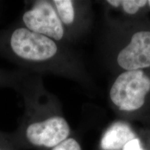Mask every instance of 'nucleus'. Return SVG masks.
Here are the masks:
<instances>
[{
  "instance_id": "f257e3e1",
  "label": "nucleus",
  "mask_w": 150,
  "mask_h": 150,
  "mask_svg": "<svg viewBox=\"0 0 150 150\" xmlns=\"http://www.w3.org/2000/svg\"><path fill=\"white\" fill-rule=\"evenodd\" d=\"M71 129L61 115L45 109H29L13 136L18 148L49 150L70 136Z\"/></svg>"
},
{
  "instance_id": "f03ea898",
  "label": "nucleus",
  "mask_w": 150,
  "mask_h": 150,
  "mask_svg": "<svg viewBox=\"0 0 150 150\" xmlns=\"http://www.w3.org/2000/svg\"><path fill=\"white\" fill-rule=\"evenodd\" d=\"M11 52L18 59L32 64H43L51 61L58 53L56 42L26 27L16 28L8 40Z\"/></svg>"
},
{
  "instance_id": "7ed1b4c3",
  "label": "nucleus",
  "mask_w": 150,
  "mask_h": 150,
  "mask_svg": "<svg viewBox=\"0 0 150 150\" xmlns=\"http://www.w3.org/2000/svg\"><path fill=\"white\" fill-rule=\"evenodd\" d=\"M150 91V78L141 70L125 71L117 76L110 91L112 102L123 111L140 109Z\"/></svg>"
},
{
  "instance_id": "20e7f679",
  "label": "nucleus",
  "mask_w": 150,
  "mask_h": 150,
  "mask_svg": "<svg viewBox=\"0 0 150 150\" xmlns=\"http://www.w3.org/2000/svg\"><path fill=\"white\" fill-rule=\"evenodd\" d=\"M23 27L39 34L61 41L65 35V29L52 1H33L22 15Z\"/></svg>"
},
{
  "instance_id": "39448f33",
  "label": "nucleus",
  "mask_w": 150,
  "mask_h": 150,
  "mask_svg": "<svg viewBox=\"0 0 150 150\" xmlns=\"http://www.w3.org/2000/svg\"><path fill=\"white\" fill-rule=\"evenodd\" d=\"M117 61L126 71L150 67V31L134 33L128 45L120 52Z\"/></svg>"
},
{
  "instance_id": "423d86ee",
  "label": "nucleus",
  "mask_w": 150,
  "mask_h": 150,
  "mask_svg": "<svg viewBox=\"0 0 150 150\" xmlns=\"http://www.w3.org/2000/svg\"><path fill=\"white\" fill-rule=\"evenodd\" d=\"M136 138V134L129 125L117 122L110 126L100 141L102 150H122L131 140Z\"/></svg>"
},
{
  "instance_id": "0eeeda50",
  "label": "nucleus",
  "mask_w": 150,
  "mask_h": 150,
  "mask_svg": "<svg viewBox=\"0 0 150 150\" xmlns=\"http://www.w3.org/2000/svg\"><path fill=\"white\" fill-rule=\"evenodd\" d=\"M52 2L63 25L72 24L75 19L74 2L71 0H54Z\"/></svg>"
},
{
  "instance_id": "6e6552de",
  "label": "nucleus",
  "mask_w": 150,
  "mask_h": 150,
  "mask_svg": "<svg viewBox=\"0 0 150 150\" xmlns=\"http://www.w3.org/2000/svg\"><path fill=\"white\" fill-rule=\"evenodd\" d=\"M147 4V1L146 0H123L122 6L127 13L134 15Z\"/></svg>"
},
{
  "instance_id": "1a4fd4ad",
  "label": "nucleus",
  "mask_w": 150,
  "mask_h": 150,
  "mask_svg": "<svg viewBox=\"0 0 150 150\" xmlns=\"http://www.w3.org/2000/svg\"><path fill=\"white\" fill-rule=\"evenodd\" d=\"M49 150H82V148L75 138L69 137L61 143Z\"/></svg>"
},
{
  "instance_id": "9d476101",
  "label": "nucleus",
  "mask_w": 150,
  "mask_h": 150,
  "mask_svg": "<svg viewBox=\"0 0 150 150\" xmlns=\"http://www.w3.org/2000/svg\"><path fill=\"white\" fill-rule=\"evenodd\" d=\"M18 149L13 136H8L0 133V150H17Z\"/></svg>"
},
{
  "instance_id": "9b49d317",
  "label": "nucleus",
  "mask_w": 150,
  "mask_h": 150,
  "mask_svg": "<svg viewBox=\"0 0 150 150\" xmlns=\"http://www.w3.org/2000/svg\"><path fill=\"white\" fill-rule=\"evenodd\" d=\"M122 150H144L141 145L140 140L138 138L128 142Z\"/></svg>"
},
{
  "instance_id": "f8f14e48",
  "label": "nucleus",
  "mask_w": 150,
  "mask_h": 150,
  "mask_svg": "<svg viewBox=\"0 0 150 150\" xmlns=\"http://www.w3.org/2000/svg\"><path fill=\"white\" fill-rule=\"evenodd\" d=\"M107 2L110 5H111L113 7H119L120 6L122 5V1L120 0H108Z\"/></svg>"
},
{
  "instance_id": "ddd939ff",
  "label": "nucleus",
  "mask_w": 150,
  "mask_h": 150,
  "mask_svg": "<svg viewBox=\"0 0 150 150\" xmlns=\"http://www.w3.org/2000/svg\"><path fill=\"white\" fill-rule=\"evenodd\" d=\"M147 4H149V6H150V0H149V1H147Z\"/></svg>"
}]
</instances>
